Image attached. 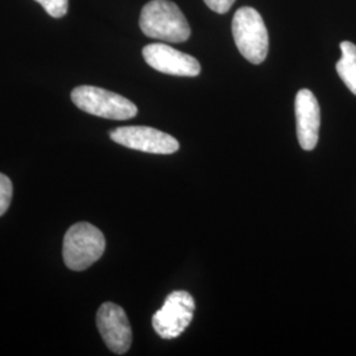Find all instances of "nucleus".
<instances>
[{
	"label": "nucleus",
	"mask_w": 356,
	"mask_h": 356,
	"mask_svg": "<svg viewBox=\"0 0 356 356\" xmlns=\"http://www.w3.org/2000/svg\"><path fill=\"white\" fill-rule=\"evenodd\" d=\"M72 101L79 110L111 120H127L138 115V107L127 98L97 86H78L72 91Z\"/></svg>",
	"instance_id": "20e7f679"
},
{
	"label": "nucleus",
	"mask_w": 356,
	"mask_h": 356,
	"mask_svg": "<svg viewBox=\"0 0 356 356\" xmlns=\"http://www.w3.org/2000/svg\"><path fill=\"white\" fill-rule=\"evenodd\" d=\"M139 26L145 36L166 42H184L191 38V26L177 4L169 0H151L140 13Z\"/></svg>",
	"instance_id": "f257e3e1"
},
{
	"label": "nucleus",
	"mask_w": 356,
	"mask_h": 356,
	"mask_svg": "<svg viewBox=\"0 0 356 356\" xmlns=\"http://www.w3.org/2000/svg\"><path fill=\"white\" fill-rule=\"evenodd\" d=\"M35 1L41 4L47 13L56 19L64 17L69 8V0H35Z\"/></svg>",
	"instance_id": "f8f14e48"
},
{
	"label": "nucleus",
	"mask_w": 356,
	"mask_h": 356,
	"mask_svg": "<svg viewBox=\"0 0 356 356\" xmlns=\"http://www.w3.org/2000/svg\"><path fill=\"white\" fill-rule=\"evenodd\" d=\"M106 250L102 231L88 222H79L66 231L64 238V261L72 270H85L97 263Z\"/></svg>",
	"instance_id": "f03ea898"
},
{
	"label": "nucleus",
	"mask_w": 356,
	"mask_h": 356,
	"mask_svg": "<svg viewBox=\"0 0 356 356\" xmlns=\"http://www.w3.org/2000/svg\"><path fill=\"white\" fill-rule=\"evenodd\" d=\"M297 138L305 151H313L318 143L321 108L316 95L310 90H300L296 95Z\"/></svg>",
	"instance_id": "1a4fd4ad"
},
{
	"label": "nucleus",
	"mask_w": 356,
	"mask_h": 356,
	"mask_svg": "<svg viewBox=\"0 0 356 356\" xmlns=\"http://www.w3.org/2000/svg\"><path fill=\"white\" fill-rule=\"evenodd\" d=\"M342 58L337 63L338 76L347 89L356 95V45L351 41L341 42Z\"/></svg>",
	"instance_id": "9d476101"
},
{
	"label": "nucleus",
	"mask_w": 356,
	"mask_h": 356,
	"mask_svg": "<svg viewBox=\"0 0 356 356\" xmlns=\"http://www.w3.org/2000/svg\"><path fill=\"white\" fill-rule=\"evenodd\" d=\"M195 302L191 293L172 292L163 307L154 313L152 326L163 339H175L188 329L194 316Z\"/></svg>",
	"instance_id": "39448f33"
},
{
	"label": "nucleus",
	"mask_w": 356,
	"mask_h": 356,
	"mask_svg": "<svg viewBox=\"0 0 356 356\" xmlns=\"http://www.w3.org/2000/svg\"><path fill=\"white\" fill-rule=\"evenodd\" d=\"M13 182L6 175L0 173V216H3L13 201Z\"/></svg>",
	"instance_id": "9b49d317"
},
{
	"label": "nucleus",
	"mask_w": 356,
	"mask_h": 356,
	"mask_svg": "<svg viewBox=\"0 0 356 356\" xmlns=\"http://www.w3.org/2000/svg\"><path fill=\"white\" fill-rule=\"evenodd\" d=\"M143 57L154 70L169 76H197L201 73L197 58L166 44L147 45L143 49Z\"/></svg>",
	"instance_id": "6e6552de"
},
{
	"label": "nucleus",
	"mask_w": 356,
	"mask_h": 356,
	"mask_svg": "<svg viewBox=\"0 0 356 356\" xmlns=\"http://www.w3.org/2000/svg\"><path fill=\"white\" fill-rule=\"evenodd\" d=\"M232 36L236 48L251 64H261L268 56L269 38L261 15L252 7L239 8L232 19Z\"/></svg>",
	"instance_id": "7ed1b4c3"
},
{
	"label": "nucleus",
	"mask_w": 356,
	"mask_h": 356,
	"mask_svg": "<svg viewBox=\"0 0 356 356\" xmlns=\"http://www.w3.org/2000/svg\"><path fill=\"white\" fill-rule=\"evenodd\" d=\"M97 326L106 346L116 355H124L132 344V330L126 312L116 304L106 302L97 313Z\"/></svg>",
	"instance_id": "0eeeda50"
},
{
	"label": "nucleus",
	"mask_w": 356,
	"mask_h": 356,
	"mask_svg": "<svg viewBox=\"0 0 356 356\" xmlns=\"http://www.w3.org/2000/svg\"><path fill=\"white\" fill-rule=\"evenodd\" d=\"M115 143L129 149L154 154H172L179 149V143L165 132L145 126L115 128L110 132Z\"/></svg>",
	"instance_id": "423d86ee"
},
{
	"label": "nucleus",
	"mask_w": 356,
	"mask_h": 356,
	"mask_svg": "<svg viewBox=\"0 0 356 356\" xmlns=\"http://www.w3.org/2000/svg\"><path fill=\"white\" fill-rule=\"evenodd\" d=\"M204 3L214 13H226L234 6L235 0H204Z\"/></svg>",
	"instance_id": "ddd939ff"
}]
</instances>
